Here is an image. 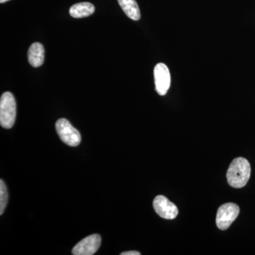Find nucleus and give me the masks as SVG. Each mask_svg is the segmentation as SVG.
Listing matches in <instances>:
<instances>
[{
    "mask_svg": "<svg viewBox=\"0 0 255 255\" xmlns=\"http://www.w3.org/2000/svg\"><path fill=\"white\" fill-rule=\"evenodd\" d=\"M118 2L128 17L134 21L140 19V9L135 0H118Z\"/></svg>",
    "mask_w": 255,
    "mask_h": 255,
    "instance_id": "9d476101",
    "label": "nucleus"
},
{
    "mask_svg": "<svg viewBox=\"0 0 255 255\" xmlns=\"http://www.w3.org/2000/svg\"><path fill=\"white\" fill-rule=\"evenodd\" d=\"M251 164L248 159L237 157L233 159L228 169L226 177L231 187L241 189L246 185L251 177Z\"/></svg>",
    "mask_w": 255,
    "mask_h": 255,
    "instance_id": "f257e3e1",
    "label": "nucleus"
},
{
    "mask_svg": "<svg viewBox=\"0 0 255 255\" xmlns=\"http://www.w3.org/2000/svg\"><path fill=\"white\" fill-rule=\"evenodd\" d=\"M45 50L41 43H33L28 51V59L30 65L33 68L41 66L44 62Z\"/></svg>",
    "mask_w": 255,
    "mask_h": 255,
    "instance_id": "6e6552de",
    "label": "nucleus"
},
{
    "mask_svg": "<svg viewBox=\"0 0 255 255\" xmlns=\"http://www.w3.org/2000/svg\"><path fill=\"white\" fill-rule=\"evenodd\" d=\"M156 92L160 96H164L168 91L171 83L170 73L167 65L158 63L154 69Z\"/></svg>",
    "mask_w": 255,
    "mask_h": 255,
    "instance_id": "39448f33",
    "label": "nucleus"
},
{
    "mask_svg": "<svg viewBox=\"0 0 255 255\" xmlns=\"http://www.w3.org/2000/svg\"><path fill=\"white\" fill-rule=\"evenodd\" d=\"M16 105L11 92H4L0 100V124L4 128H11L16 119Z\"/></svg>",
    "mask_w": 255,
    "mask_h": 255,
    "instance_id": "f03ea898",
    "label": "nucleus"
},
{
    "mask_svg": "<svg viewBox=\"0 0 255 255\" xmlns=\"http://www.w3.org/2000/svg\"><path fill=\"white\" fill-rule=\"evenodd\" d=\"M152 204L155 212L164 219H175L179 213L177 206L164 196H156Z\"/></svg>",
    "mask_w": 255,
    "mask_h": 255,
    "instance_id": "423d86ee",
    "label": "nucleus"
},
{
    "mask_svg": "<svg viewBox=\"0 0 255 255\" xmlns=\"http://www.w3.org/2000/svg\"><path fill=\"white\" fill-rule=\"evenodd\" d=\"M55 128L60 138L65 144L72 147L80 145L81 135L67 119H60L57 121Z\"/></svg>",
    "mask_w": 255,
    "mask_h": 255,
    "instance_id": "7ed1b4c3",
    "label": "nucleus"
},
{
    "mask_svg": "<svg viewBox=\"0 0 255 255\" xmlns=\"http://www.w3.org/2000/svg\"><path fill=\"white\" fill-rule=\"evenodd\" d=\"M102 238L100 235L94 234L84 238L74 247V255H92L95 254L101 246Z\"/></svg>",
    "mask_w": 255,
    "mask_h": 255,
    "instance_id": "0eeeda50",
    "label": "nucleus"
},
{
    "mask_svg": "<svg viewBox=\"0 0 255 255\" xmlns=\"http://www.w3.org/2000/svg\"><path fill=\"white\" fill-rule=\"evenodd\" d=\"M95 8L90 2H80L74 4L70 9V14L73 18L87 17L95 12Z\"/></svg>",
    "mask_w": 255,
    "mask_h": 255,
    "instance_id": "1a4fd4ad",
    "label": "nucleus"
},
{
    "mask_svg": "<svg viewBox=\"0 0 255 255\" xmlns=\"http://www.w3.org/2000/svg\"><path fill=\"white\" fill-rule=\"evenodd\" d=\"M240 213V208L237 204L227 203L220 206L216 215V226L221 231H226L236 219Z\"/></svg>",
    "mask_w": 255,
    "mask_h": 255,
    "instance_id": "20e7f679",
    "label": "nucleus"
},
{
    "mask_svg": "<svg viewBox=\"0 0 255 255\" xmlns=\"http://www.w3.org/2000/svg\"><path fill=\"white\" fill-rule=\"evenodd\" d=\"M7 188L5 185V183L2 179L0 180V215H2L8 202Z\"/></svg>",
    "mask_w": 255,
    "mask_h": 255,
    "instance_id": "9b49d317",
    "label": "nucleus"
},
{
    "mask_svg": "<svg viewBox=\"0 0 255 255\" xmlns=\"http://www.w3.org/2000/svg\"><path fill=\"white\" fill-rule=\"evenodd\" d=\"M9 1V0H0V2L1 3H4L6 2V1Z\"/></svg>",
    "mask_w": 255,
    "mask_h": 255,
    "instance_id": "ddd939ff",
    "label": "nucleus"
},
{
    "mask_svg": "<svg viewBox=\"0 0 255 255\" xmlns=\"http://www.w3.org/2000/svg\"><path fill=\"white\" fill-rule=\"evenodd\" d=\"M122 255H140V253L137 251H128L122 253Z\"/></svg>",
    "mask_w": 255,
    "mask_h": 255,
    "instance_id": "f8f14e48",
    "label": "nucleus"
}]
</instances>
